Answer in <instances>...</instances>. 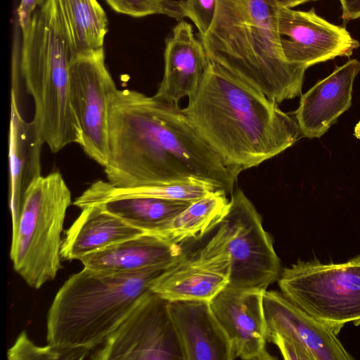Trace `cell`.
Segmentation results:
<instances>
[{
    "instance_id": "obj_1",
    "label": "cell",
    "mask_w": 360,
    "mask_h": 360,
    "mask_svg": "<svg viewBox=\"0 0 360 360\" xmlns=\"http://www.w3.org/2000/svg\"><path fill=\"white\" fill-rule=\"evenodd\" d=\"M108 181L131 188L202 180L228 195L240 174L227 166L178 104L117 89L108 109Z\"/></svg>"
},
{
    "instance_id": "obj_2",
    "label": "cell",
    "mask_w": 360,
    "mask_h": 360,
    "mask_svg": "<svg viewBox=\"0 0 360 360\" xmlns=\"http://www.w3.org/2000/svg\"><path fill=\"white\" fill-rule=\"evenodd\" d=\"M182 110L224 162L239 173L280 154L300 133L277 103L210 60Z\"/></svg>"
},
{
    "instance_id": "obj_3",
    "label": "cell",
    "mask_w": 360,
    "mask_h": 360,
    "mask_svg": "<svg viewBox=\"0 0 360 360\" xmlns=\"http://www.w3.org/2000/svg\"><path fill=\"white\" fill-rule=\"evenodd\" d=\"M280 8L275 0H217L212 25L200 37L211 62L278 104L301 95L307 70L282 53Z\"/></svg>"
},
{
    "instance_id": "obj_4",
    "label": "cell",
    "mask_w": 360,
    "mask_h": 360,
    "mask_svg": "<svg viewBox=\"0 0 360 360\" xmlns=\"http://www.w3.org/2000/svg\"><path fill=\"white\" fill-rule=\"evenodd\" d=\"M171 266L124 272L84 267L71 275L49 309L48 345L62 352L65 359L85 358L105 341L150 290L153 281Z\"/></svg>"
},
{
    "instance_id": "obj_5",
    "label": "cell",
    "mask_w": 360,
    "mask_h": 360,
    "mask_svg": "<svg viewBox=\"0 0 360 360\" xmlns=\"http://www.w3.org/2000/svg\"><path fill=\"white\" fill-rule=\"evenodd\" d=\"M21 31L19 71L34 101L32 122L39 136L53 153L81 145L82 129L70 100L73 54L51 0H45Z\"/></svg>"
},
{
    "instance_id": "obj_6",
    "label": "cell",
    "mask_w": 360,
    "mask_h": 360,
    "mask_svg": "<svg viewBox=\"0 0 360 360\" xmlns=\"http://www.w3.org/2000/svg\"><path fill=\"white\" fill-rule=\"evenodd\" d=\"M71 193L62 174L40 176L27 191L13 228L10 258L26 283L39 289L62 268L61 233Z\"/></svg>"
},
{
    "instance_id": "obj_7",
    "label": "cell",
    "mask_w": 360,
    "mask_h": 360,
    "mask_svg": "<svg viewBox=\"0 0 360 360\" xmlns=\"http://www.w3.org/2000/svg\"><path fill=\"white\" fill-rule=\"evenodd\" d=\"M278 284L292 302L337 335L347 323L360 325V255L340 264L298 260Z\"/></svg>"
},
{
    "instance_id": "obj_8",
    "label": "cell",
    "mask_w": 360,
    "mask_h": 360,
    "mask_svg": "<svg viewBox=\"0 0 360 360\" xmlns=\"http://www.w3.org/2000/svg\"><path fill=\"white\" fill-rule=\"evenodd\" d=\"M212 239L231 256V275L227 287L258 288L278 280L280 259L273 240L252 201L241 189L230 197L229 207Z\"/></svg>"
},
{
    "instance_id": "obj_9",
    "label": "cell",
    "mask_w": 360,
    "mask_h": 360,
    "mask_svg": "<svg viewBox=\"0 0 360 360\" xmlns=\"http://www.w3.org/2000/svg\"><path fill=\"white\" fill-rule=\"evenodd\" d=\"M95 360H185L169 301L146 292L90 357Z\"/></svg>"
},
{
    "instance_id": "obj_10",
    "label": "cell",
    "mask_w": 360,
    "mask_h": 360,
    "mask_svg": "<svg viewBox=\"0 0 360 360\" xmlns=\"http://www.w3.org/2000/svg\"><path fill=\"white\" fill-rule=\"evenodd\" d=\"M117 89L105 65L103 47L72 57L69 67L70 100L82 129L81 147L103 167L108 157L109 103Z\"/></svg>"
},
{
    "instance_id": "obj_11",
    "label": "cell",
    "mask_w": 360,
    "mask_h": 360,
    "mask_svg": "<svg viewBox=\"0 0 360 360\" xmlns=\"http://www.w3.org/2000/svg\"><path fill=\"white\" fill-rule=\"evenodd\" d=\"M266 340L279 349L285 359L351 360L340 341L321 323L282 292L264 295Z\"/></svg>"
},
{
    "instance_id": "obj_12",
    "label": "cell",
    "mask_w": 360,
    "mask_h": 360,
    "mask_svg": "<svg viewBox=\"0 0 360 360\" xmlns=\"http://www.w3.org/2000/svg\"><path fill=\"white\" fill-rule=\"evenodd\" d=\"M278 27L285 58L307 68L338 56H349L359 46L345 28L328 22L314 9L281 7Z\"/></svg>"
},
{
    "instance_id": "obj_13",
    "label": "cell",
    "mask_w": 360,
    "mask_h": 360,
    "mask_svg": "<svg viewBox=\"0 0 360 360\" xmlns=\"http://www.w3.org/2000/svg\"><path fill=\"white\" fill-rule=\"evenodd\" d=\"M231 256L212 239L197 252L185 254L165 270L150 290L168 301L210 302L230 281Z\"/></svg>"
},
{
    "instance_id": "obj_14",
    "label": "cell",
    "mask_w": 360,
    "mask_h": 360,
    "mask_svg": "<svg viewBox=\"0 0 360 360\" xmlns=\"http://www.w3.org/2000/svg\"><path fill=\"white\" fill-rule=\"evenodd\" d=\"M266 290L226 287L210 301L213 312L231 341L236 359H274L266 349Z\"/></svg>"
},
{
    "instance_id": "obj_15",
    "label": "cell",
    "mask_w": 360,
    "mask_h": 360,
    "mask_svg": "<svg viewBox=\"0 0 360 360\" xmlns=\"http://www.w3.org/2000/svg\"><path fill=\"white\" fill-rule=\"evenodd\" d=\"M210 59L192 25L178 21L167 39L164 52V74L154 95L163 101L178 104L198 90Z\"/></svg>"
},
{
    "instance_id": "obj_16",
    "label": "cell",
    "mask_w": 360,
    "mask_h": 360,
    "mask_svg": "<svg viewBox=\"0 0 360 360\" xmlns=\"http://www.w3.org/2000/svg\"><path fill=\"white\" fill-rule=\"evenodd\" d=\"M359 71L360 62L349 60L301 96L295 116L303 136L321 137L349 110L353 84Z\"/></svg>"
},
{
    "instance_id": "obj_17",
    "label": "cell",
    "mask_w": 360,
    "mask_h": 360,
    "mask_svg": "<svg viewBox=\"0 0 360 360\" xmlns=\"http://www.w3.org/2000/svg\"><path fill=\"white\" fill-rule=\"evenodd\" d=\"M185 360L236 359L231 341L206 300L169 301Z\"/></svg>"
},
{
    "instance_id": "obj_18",
    "label": "cell",
    "mask_w": 360,
    "mask_h": 360,
    "mask_svg": "<svg viewBox=\"0 0 360 360\" xmlns=\"http://www.w3.org/2000/svg\"><path fill=\"white\" fill-rule=\"evenodd\" d=\"M17 94L11 89L8 133V201L13 228L18 221L25 195L41 175V150L44 143L32 122H27L19 109Z\"/></svg>"
},
{
    "instance_id": "obj_19",
    "label": "cell",
    "mask_w": 360,
    "mask_h": 360,
    "mask_svg": "<svg viewBox=\"0 0 360 360\" xmlns=\"http://www.w3.org/2000/svg\"><path fill=\"white\" fill-rule=\"evenodd\" d=\"M184 253L179 243L145 233L84 256V267L110 272L171 266Z\"/></svg>"
},
{
    "instance_id": "obj_20",
    "label": "cell",
    "mask_w": 360,
    "mask_h": 360,
    "mask_svg": "<svg viewBox=\"0 0 360 360\" xmlns=\"http://www.w3.org/2000/svg\"><path fill=\"white\" fill-rule=\"evenodd\" d=\"M82 212L65 231L60 256L65 260L82 257L110 245L145 233L94 203Z\"/></svg>"
},
{
    "instance_id": "obj_21",
    "label": "cell",
    "mask_w": 360,
    "mask_h": 360,
    "mask_svg": "<svg viewBox=\"0 0 360 360\" xmlns=\"http://www.w3.org/2000/svg\"><path fill=\"white\" fill-rule=\"evenodd\" d=\"M51 1L73 56L103 47L108 19L97 0Z\"/></svg>"
},
{
    "instance_id": "obj_22",
    "label": "cell",
    "mask_w": 360,
    "mask_h": 360,
    "mask_svg": "<svg viewBox=\"0 0 360 360\" xmlns=\"http://www.w3.org/2000/svg\"><path fill=\"white\" fill-rule=\"evenodd\" d=\"M191 202L153 197H128L97 203L132 226L160 237L170 222Z\"/></svg>"
},
{
    "instance_id": "obj_23",
    "label": "cell",
    "mask_w": 360,
    "mask_h": 360,
    "mask_svg": "<svg viewBox=\"0 0 360 360\" xmlns=\"http://www.w3.org/2000/svg\"><path fill=\"white\" fill-rule=\"evenodd\" d=\"M217 190L214 185L198 179L131 188H117L108 181L98 180L77 198L73 205L82 209L91 204L128 197H153L193 202Z\"/></svg>"
},
{
    "instance_id": "obj_24",
    "label": "cell",
    "mask_w": 360,
    "mask_h": 360,
    "mask_svg": "<svg viewBox=\"0 0 360 360\" xmlns=\"http://www.w3.org/2000/svg\"><path fill=\"white\" fill-rule=\"evenodd\" d=\"M230 198L223 191H215L193 201L177 215L160 237L179 243L198 240L217 228L229 207Z\"/></svg>"
},
{
    "instance_id": "obj_25",
    "label": "cell",
    "mask_w": 360,
    "mask_h": 360,
    "mask_svg": "<svg viewBox=\"0 0 360 360\" xmlns=\"http://www.w3.org/2000/svg\"><path fill=\"white\" fill-rule=\"evenodd\" d=\"M115 12L134 18L162 14L182 20L185 18L183 6L175 0H105Z\"/></svg>"
},
{
    "instance_id": "obj_26",
    "label": "cell",
    "mask_w": 360,
    "mask_h": 360,
    "mask_svg": "<svg viewBox=\"0 0 360 360\" xmlns=\"http://www.w3.org/2000/svg\"><path fill=\"white\" fill-rule=\"evenodd\" d=\"M10 360L30 359H65L62 352L48 345L46 347L35 345L27 337L25 331H22L14 345L8 351Z\"/></svg>"
},
{
    "instance_id": "obj_27",
    "label": "cell",
    "mask_w": 360,
    "mask_h": 360,
    "mask_svg": "<svg viewBox=\"0 0 360 360\" xmlns=\"http://www.w3.org/2000/svg\"><path fill=\"white\" fill-rule=\"evenodd\" d=\"M185 18L198 29L199 37L205 35L213 21L217 0H181Z\"/></svg>"
},
{
    "instance_id": "obj_28",
    "label": "cell",
    "mask_w": 360,
    "mask_h": 360,
    "mask_svg": "<svg viewBox=\"0 0 360 360\" xmlns=\"http://www.w3.org/2000/svg\"><path fill=\"white\" fill-rule=\"evenodd\" d=\"M45 0H20L17 9L18 24L20 29L30 21L37 6H41Z\"/></svg>"
},
{
    "instance_id": "obj_29",
    "label": "cell",
    "mask_w": 360,
    "mask_h": 360,
    "mask_svg": "<svg viewBox=\"0 0 360 360\" xmlns=\"http://www.w3.org/2000/svg\"><path fill=\"white\" fill-rule=\"evenodd\" d=\"M342 8V18L345 20L360 18V0H339Z\"/></svg>"
},
{
    "instance_id": "obj_30",
    "label": "cell",
    "mask_w": 360,
    "mask_h": 360,
    "mask_svg": "<svg viewBox=\"0 0 360 360\" xmlns=\"http://www.w3.org/2000/svg\"><path fill=\"white\" fill-rule=\"evenodd\" d=\"M280 7L292 8L300 4L316 0H275Z\"/></svg>"
},
{
    "instance_id": "obj_31",
    "label": "cell",
    "mask_w": 360,
    "mask_h": 360,
    "mask_svg": "<svg viewBox=\"0 0 360 360\" xmlns=\"http://www.w3.org/2000/svg\"><path fill=\"white\" fill-rule=\"evenodd\" d=\"M355 135L357 138L360 139V122L356 124L355 127Z\"/></svg>"
}]
</instances>
